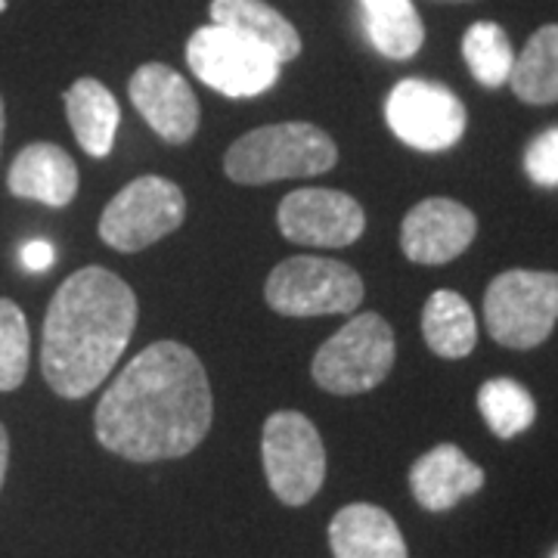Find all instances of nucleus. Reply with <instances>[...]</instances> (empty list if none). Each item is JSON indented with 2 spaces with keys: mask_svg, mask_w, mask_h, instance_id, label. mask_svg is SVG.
I'll return each mask as SVG.
<instances>
[{
  "mask_svg": "<svg viewBox=\"0 0 558 558\" xmlns=\"http://www.w3.org/2000/svg\"><path fill=\"white\" fill-rule=\"evenodd\" d=\"M211 385L180 341H156L131 360L97 407V440L131 462L193 453L211 428Z\"/></svg>",
  "mask_w": 558,
  "mask_h": 558,
  "instance_id": "f257e3e1",
  "label": "nucleus"
},
{
  "mask_svg": "<svg viewBox=\"0 0 558 558\" xmlns=\"http://www.w3.org/2000/svg\"><path fill=\"white\" fill-rule=\"evenodd\" d=\"M137 326L131 286L106 267H81L62 282L44 317L40 369L65 400L87 398L116 369Z\"/></svg>",
  "mask_w": 558,
  "mask_h": 558,
  "instance_id": "f03ea898",
  "label": "nucleus"
},
{
  "mask_svg": "<svg viewBox=\"0 0 558 558\" xmlns=\"http://www.w3.org/2000/svg\"><path fill=\"white\" fill-rule=\"evenodd\" d=\"M336 161L339 149L323 128L286 121L242 134L223 156V174L245 186H260L270 180L317 178L332 171Z\"/></svg>",
  "mask_w": 558,
  "mask_h": 558,
  "instance_id": "7ed1b4c3",
  "label": "nucleus"
},
{
  "mask_svg": "<svg viewBox=\"0 0 558 558\" xmlns=\"http://www.w3.org/2000/svg\"><path fill=\"white\" fill-rule=\"evenodd\" d=\"M395 354V329L379 314H357L319 348L311 376L329 395H363L388 379Z\"/></svg>",
  "mask_w": 558,
  "mask_h": 558,
  "instance_id": "20e7f679",
  "label": "nucleus"
},
{
  "mask_svg": "<svg viewBox=\"0 0 558 558\" xmlns=\"http://www.w3.org/2000/svg\"><path fill=\"white\" fill-rule=\"evenodd\" d=\"M487 332L502 348L527 351L553 336L558 323V274L506 270L484 295Z\"/></svg>",
  "mask_w": 558,
  "mask_h": 558,
  "instance_id": "39448f33",
  "label": "nucleus"
},
{
  "mask_svg": "<svg viewBox=\"0 0 558 558\" xmlns=\"http://www.w3.org/2000/svg\"><path fill=\"white\" fill-rule=\"evenodd\" d=\"M264 299L282 317L351 314L363 301V279L344 260L295 255L274 267L264 286Z\"/></svg>",
  "mask_w": 558,
  "mask_h": 558,
  "instance_id": "423d86ee",
  "label": "nucleus"
},
{
  "mask_svg": "<svg viewBox=\"0 0 558 558\" xmlns=\"http://www.w3.org/2000/svg\"><path fill=\"white\" fill-rule=\"evenodd\" d=\"M186 62L202 84L233 100L267 94L279 81L282 65L267 47L215 22L193 32L186 44Z\"/></svg>",
  "mask_w": 558,
  "mask_h": 558,
  "instance_id": "0eeeda50",
  "label": "nucleus"
},
{
  "mask_svg": "<svg viewBox=\"0 0 558 558\" xmlns=\"http://www.w3.org/2000/svg\"><path fill=\"white\" fill-rule=\"evenodd\" d=\"M260 457L270 490L286 506H304L317 497L326 478V447L317 425L295 410H279L264 422Z\"/></svg>",
  "mask_w": 558,
  "mask_h": 558,
  "instance_id": "6e6552de",
  "label": "nucleus"
},
{
  "mask_svg": "<svg viewBox=\"0 0 558 558\" xmlns=\"http://www.w3.org/2000/svg\"><path fill=\"white\" fill-rule=\"evenodd\" d=\"M186 218V199L168 178H137L106 205L100 240L116 252H143L146 245L174 233Z\"/></svg>",
  "mask_w": 558,
  "mask_h": 558,
  "instance_id": "1a4fd4ad",
  "label": "nucleus"
},
{
  "mask_svg": "<svg viewBox=\"0 0 558 558\" xmlns=\"http://www.w3.org/2000/svg\"><path fill=\"white\" fill-rule=\"evenodd\" d=\"M385 119L395 137L422 153H444L465 134V106L438 81H398L385 100Z\"/></svg>",
  "mask_w": 558,
  "mask_h": 558,
  "instance_id": "9d476101",
  "label": "nucleus"
},
{
  "mask_svg": "<svg viewBox=\"0 0 558 558\" xmlns=\"http://www.w3.org/2000/svg\"><path fill=\"white\" fill-rule=\"evenodd\" d=\"M282 236L314 248H344L366 230V215L354 196L339 190H295L279 202Z\"/></svg>",
  "mask_w": 558,
  "mask_h": 558,
  "instance_id": "9b49d317",
  "label": "nucleus"
},
{
  "mask_svg": "<svg viewBox=\"0 0 558 558\" xmlns=\"http://www.w3.org/2000/svg\"><path fill=\"white\" fill-rule=\"evenodd\" d=\"M131 102L146 124L168 143H186L199 128V100L193 87L165 62H146L131 75Z\"/></svg>",
  "mask_w": 558,
  "mask_h": 558,
  "instance_id": "f8f14e48",
  "label": "nucleus"
},
{
  "mask_svg": "<svg viewBox=\"0 0 558 558\" xmlns=\"http://www.w3.org/2000/svg\"><path fill=\"white\" fill-rule=\"evenodd\" d=\"M478 236L475 215L453 199H425L400 223V248L416 264H447Z\"/></svg>",
  "mask_w": 558,
  "mask_h": 558,
  "instance_id": "ddd939ff",
  "label": "nucleus"
},
{
  "mask_svg": "<svg viewBox=\"0 0 558 558\" xmlns=\"http://www.w3.org/2000/svg\"><path fill=\"white\" fill-rule=\"evenodd\" d=\"M484 487V469L459 450L457 444H438L410 469V490L422 509L447 512L459 499L472 497Z\"/></svg>",
  "mask_w": 558,
  "mask_h": 558,
  "instance_id": "4468645a",
  "label": "nucleus"
},
{
  "mask_svg": "<svg viewBox=\"0 0 558 558\" xmlns=\"http://www.w3.org/2000/svg\"><path fill=\"white\" fill-rule=\"evenodd\" d=\"M7 183L20 199L65 208L78 193V168L57 143H32L13 159Z\"/></svg>",
  "mask_w": 558,
  "mask_h": 558,
  "instance_id": "2eb2a0df",
  "label": "nucleus"
},
{
  "mask_svg": "<svg viewBox=\"0 0 558 558\" xmlns=\"http://www.w3.org/2000/svg\"><path fill=\"white\" fill-rule=\"evenodd\" d=\"M336 558H407L398 521L373 502H351L329 524Z\"/></svg>",
  "mask_w": 558,
  "mask_h": 558,
  "instance_id": "dca6fc26",
  "label": "nucleus"
},
{
  "mask_svg": "<svg viewBox=\"0 0 558 558\" xmlns=\"http://www.w3.org/2000/svg\"><path fill=\"white\" fill-rule=\"evenodd\" d=\"M65 116L75 131V140L90 159H106L116 146L119 131V102L97 78H78L65 90Z\"/></svg>",
  "mask_w": 558,
  "mask_h": 558,
  "instance_id": "f3484780",
  "label": "nucleus"
},
{
  "mask_svg": "<svg viewBox=\"0 0 558 558\" xmlns=\"http://www.w3.org/2000/svg\"><path fill=\"white\" fill-rule=\"evenodd\" d=\"M215 25L233 28L248 40L267 47L279 62L295 60L301 53V38L295 25L264 0H211Z\"/></svg>",
  "mask_w": 558,
  "mask_h": 558,
  "instance_id": "a211bd4d",
  "label": "nucleus"
},
{
  "mask_svg": "<svg viewBox=\"0 0 558 558\" xmlns=\"http://www.w3.org/2000/svg\"><path fill=\"white\" fill-rule=\"evenodd\" d=\"M422 336L425 344L444 360L469 357L478 341V319L469 301L459 292L440 289L425 301L422 311Z\"/></svg>",
  "mask_w": 558,
  "mask_h": 558,
  "instance_id": "6ab92c4d",
  "label": "nucleus"
},
{
  "mask_svg": "<svg viewBox=\"0 0 558 558\" xmlns=\"http://www.w3.org/2000/svg\"><path fill=\"white\" fill-rule=\"evenodd\" d=\"M363 22L373 47L388 60H410L416 57L425 25L418 20L413 0H360Z\"/></svg>",
  "mask_w": 558,
  "mask_h": 558,
  "instance_id": "aec40b11",
  "label": "nucleus"
},
{
  "mask_svg": "<svg viewBox=\"0 0 558 558\" xmlns=\"http://www.w3.org/2000/svg\"><path fill=\"white\" fill-rule=\"evenodd\" d=\"M509 84L531 106L558 102V25H543L515 57Z\"/></svg>",
  "mask_w": 558,
  "mask_h": 558,
  "instance_id": "412c9836",
  "label": "nucleus"
},
{
  "mask_svg": "<svg viewBox=\"0 0 558 558\" xmlns=\"http://www.w3.org/2000/svg\"><path fill=\"white\" fill-rule=\"evenodd\" d=\"M478 410L497 438L509 440L527 432L537 418V403L531 391L515 379H490L481 385Z\"/></svg>",
  "mask_w": 558,
  "mask_h": 558,
  "instance_id": "4be33fe9",
  "label": "nucleus"
},
{
  "mask_svg": "<svg viewBox=\"0 0 558 558\" xmlns=\"http://www.w3.org/2000/svg\"><path fill=\"white\" fill-rule=\"evenodd\" d=\"M462 57L472 78L484 87H502L515 65L512 40L497 22H475L462 38Z\"/></svg>",
  "mask_w": 558,
  "mask_h": 558,
  "instance_id": "5701e85b",
  "label": "nucleus"
},
{
  "mask_svg": "<svg viewBox=\"0 0 558 558\" xmlns=\"http://www.w3.org/2000/svg\"><path fill=\"white\" fill-rule=\"evenodd\" d=\"M28 323L20 304L0 299V391H16L28 373Z\"/></svg>",
  "mask_w": 558,
  "mask_h": 558,
  "instance_id": "b1692460",
  "label": "nucleus"
},
{
  "mask_svg": "<svg viewBox=\"0 0 558 558\" xmlns=\"http://www.w3.org/2000/svg\"><path fill=\"white\" fill-rule=\"evenodd\" d=\"M524 171L537 186H558V128L543 131L524 153Z\"/></svg>",
  "mask_w": 558,
  "mask_h": 558,
  "instance_id": "393cba45",
  "label": "nucleus"
},
{
  "mask_svg": "<svg viewBox=\"0 0 558 558\" xmlns=\"http://www.w3.org/2000/svg\"><path fill=\"white\" fill-rule=\"evenodd\" d=\"M20 258H22V267H25L28 274H44V270L57 260V248H53V242L32 240L22 245Z\"/></svg>",
  "mask_w": 558,
  "mask_h": 558,
  "instance_id": "a878e982",
  "label": "nucleus"
},
{
  "mask_svg": "<svg viewBox=\"0 0 558 558\" xmlns=\"http://www.w3.org/2000/svg\"><path fill=\"white\" fill-rule=\"evenodd\" d=\"M7 462H10V438H7V428L0 425V487L7 478Z\"/></svg>",
  "mask_w": 558,
  "mask_h": 558,
  "instance_id": "bb28decb",
  "label": "nucleus"
},
{
  "mask_svg": "<svg viewBox=\"0 0 558 558\" xmlns=\"http://www.w3.org/2000/svg\"><path fill=\"white\" fill-rule=\"evenodd\" d=\"M3 124H7V116H3V100H0V143H3Z\"/></svg>",
  "mask_w": 558,
  "mask_h": 558,
  "instance_id": "cd10ccee",
  "label": "nucleus"
},
{
  "mask_svg": "<svg viewBox=\"0 0 558 558\" xmlns=\"http://www.w3.org/2000/svg\"><path fill=\"white\" fill-rule=\"evenodd\" d=\"M3 10H7V0H0V13H3Z\"/></svg>",
  "mask_w": 558,
  "mask_h": 558,
  "instance_id": "c85d7f7f",
  "label": "nucleus"
},
{
  "mask_svg": "<svg viewBox=\"0 0 558 558\" xmlns=\"http://www.w3.org/2000/svg\"><path fill=\"white\" fill-rule=\"evenodd\" d=\"M553 558H558V549H556V553H553Z\"/></svg>",
  "mask_w": 558,
  "mask_h": 558,
  "instance_id": "c756f323",
  "label": "nucleus"
}]
</instances>
